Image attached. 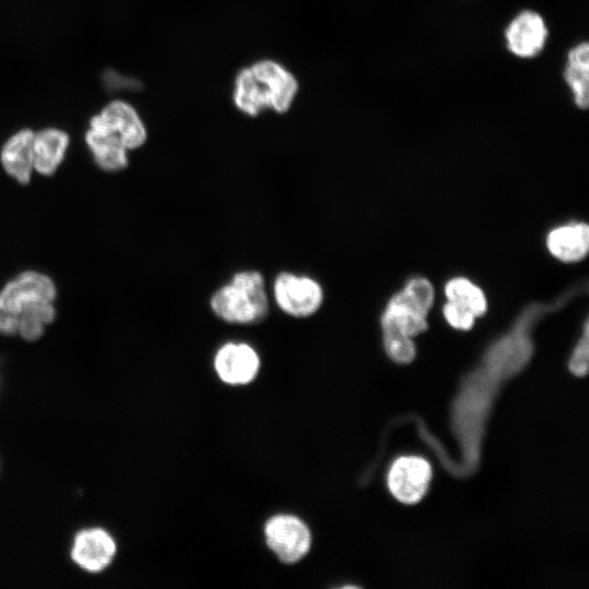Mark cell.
Instances as JSON below:
<instances>
[{
	"instance_id": "6da1fadb",
	"label": "cell",
	"mask_w": 589,
	"mask_h": 589,
	"mask_svg": "<svg viewBox=\"0 0 589 589\" xmlns=\"http://www.w3.org/2000/svg\"><path fill=\"white\" fill-rule=\"evenodd\" d=\"M55 283L45 274L27 271L10 280L0 291V333L20 334L28 341L38 339L56 316Z\"/></svg>"
},
{
	"instance_id": "7a4b0ae2",
	"label": "cell",
	"mask_w": 589,
	"mask_h": 589,
	"mask_svg": "<svg viewBox=\"0 0 589 589\" xmlns=\"http://www.w3.org/2000/svg\"><path fill=\"white\" fill-rule=\"evenodd\" d=\"M298 92L296 77L279 63L262 60L244 68L235 82L233 103L245 115L287 111Z\"/></svg>"
},
{
	"instance_id": "3957f363",
	"label": "cell",
	"mask_w": 589,
	"mask_h": 589,
	"mask_svg": "<svg viewBox=\"0 0 589 589\" xmlns=\"http://www.w3.org/2000/svg\"><path fill=\"white\" fill-rule=\"evenodd\" d=\"M214 314L232 324H252L266 318L269 311L263 275L243 271L216 290L209 300Z\"/></svg>"
},
{
	"instance_id": "277c9868",
	"label": "cell",
	"mask_w": 589,
	"mask_h": 589,
	"mask_svg": "<svg viewBox=\"0 0 589 589\" xmlns=\"http://www.w3.org/2000/svg\"><path fill=\"white\" fill-rule=\"evenodd\" d=\"M273 294L278 308L286 314L302 318L316 313L324 292L315 279L289 272L279 273L273 284Z\"/></svg>"
},
{
	"instance_id": "5b68a950",
	"label": "cell",
	"mask_w": 589,
	"mask_h": 589,
	"mask_svg": "<svg viewBox=\"0 0 589 589\" xmlns=\"http://www.w3.org/2000/svg\"><path fill=\"white\" fill-rule=\"evenodd\" d=\"M89 127L115 134L128 151L141 147L147 137L137 111L123 100L107 104L98 115L92 117Z\"/></svg>"
},
{
	"instance_id": "8992f818",
	"label": "cell",
	"mask_w": 589,
	"mask_h": 589,
	"mask_svg": "<svg viewBox=\"0 0 589 589\" xmlns=\"http://www.w3.org/2000/svg\"><path fill=\"white\" fill-rule=\"evenodd\" d=\"M268 546L285 563H294L303 557L311 544L308 527L291 515H277L265 526Z\"/></svg>"
},
{
	"instance_id": "52a82bcc",
	"label": "cell",
	"mask_w": 589,
	"mask_h": 589,
	"mask_svg": "<svg viewBox=\"0 0 589 589\" xmlns=\"http://www.w3.org/2000/svg\"><path fill=\"white\" fill-rule=\"evenodd\" d=\"M431 477V466L425 459L416 456L400 457L389 469L388 488L398 501L413 504L425 494Z\"/></svg>"
},
{
	"instance_id": "ba28073f",
	"label": "cell",
	"mask_w": 589,
	"mask_h": 589,
	"mask_svg": "<svg viewBox=\"0 0 589 589\" xmlns=\"http://www.w3.org/2000/svg\"><path fill=\"white\" fill-rule=\"evenodd\" d=\"M548 29L542 16L533 11L520 12L505 31L507 48L517 57L530 58L544 47Z\"/></svg>"
},
{
	"instance_id": "9c48e42d",
	"label": "cell",
	"mask_w": 589,
	"mask_h": 589,
	"mask_svg": "<svg viewBox=\"0 0 589 589\" xmlns=\"http://www.w3.org/2000/svg\"><path fill=\"white\" fill-rule=\"evenodd\" d=\"M214 365L224 382L245 384L257 374L260 359L251 346L243 342H228L217 351Z\"/></svg>"
},
{
	"instance_id": "30bf717a",
	"label": "cell",
	"mask_w": 589,
	"mask_h": 589,
	"mask_svg": "<svg viewBox=\"0 0 589 589\" xmlns=\"http://www.w3.org/2000/svg\"><path fill=\"white\" fill-rule=\"evenodd\" d=\"M116 553L111 537L101 529L82 531L75 538L72 558L88 572H100L109 565Z\"/></svg>"
},
{
	"instance_id": "8fae6325",
	"label": "cell",
	"mask_w": 589,
	"mask_h": 589,
	"mask_svg": "<svg viewBox=\"0 0 589 589\" xmlns=\"http://www.w3.org/2000/svg\"><path fill=\"white\" fill-rule=\"evenodd\" d=\"M546 247L557 260L566 263L582 260L589 249V228L585 223H570L551 230Z\"/></svg>"
},
{
	"instance_id": "7c38bea8",
	"label": "cell",
	"mask_w": 589,
	"mask_h": 589,
	"mask_svg": "<svg viewBox=\"0 0 589 589\" xmlns=\"http://www.w3.org/2000/svg\"><path fill=\"white\" fill-rule=\"evenodd\" d=\"M69 135L56 128L34 132L32 152L34 170L50 176L56 172L65 157Z\"/></svg>"
},
{
	"instance_id": "4fadbf2b",
	"label": "cell",
	"mask_w": 589,
	"mask_h": 589,
	"mask_svg": "<svg viewBox=\"0 0 589 589\" xmlns=\"http://www.w3.org/2000/svg\"><path fill=\"white\" fill-rule=\"evenodd\" d=\"M33 136L32 130H20L8 139L0 153L4 170L20 183H27L34 170Z\"/></svg>"
},
{
	"instance_id": "5bb4252c",
	"label": "cell",
	"mask_w": 589,
	"mask_h": 589,
	"mask_svg": "<svg viewBox=\"0 0 589 589\" xmlns=\"http://www.w3.org/2000/svg\"><path fill=\"white\" fill-rule=\"evenodd\" d=\"M429 310L430 308L402 289L389 299L383 314L389 316L407 336L412 338L428 328Z\"/></svg>"
},
{
	"instance_id": "9a60e30c",
	"label": "cell",
	"mask_w": 589,
	"mask_h": 589,
	"mask_svg": "<svg viewBox=\"0 0 589 589\" xmlns=\"http://www.w3.org/2000/svg\"><path fill=\"white\" fill-rule=\"evenodd\" d=\"M85 142L100 169L119 171L128 166V149L115 134L89 127Z\"/></svg>"
},
{
	"instance_id": "2e32d148",
	"label": "cell",
	"mask_w": 589,
	"mask_h": 589,
	"mask_svg": "<svg viewBox=\"0 0 589 589\" xmlns=\"http://www.w3.org/2000/svg\"><path fill=\"white\" fill-rule=\"evenodd\" d=\"M589 47L582 43L572 48L567 56V63L564 71V77L569 85L575 104L586 109L588 107V71H589Z\"/></svg>"
},
{
	"instance_id": "e0dca14e",
	"label": "cell",
	"mask_w": 589,
	"mask_h": 589,
	"mask_svg": "<svg viewBox=\"0 0 589 589\" xmlns=\"http://www.w3.org/2000/svg\"><path fill=\"white\" fill-rule=\"evenodd\" d=\"M445 296L447 300L467 308L476 317L486 311L484 292L465 277L452 278L445 286Z\"/></svg>"
},
{
	"instance_id": "ac0fdd59",
	"label": "cell",
	"mask_w": 589,
	"mask_h": 589,
	"mask_svg": "<svg viewBox=\"0 0 589 589\" xmlns=\"http://www.w3.org/2000/svg\"><path fill=\"white\" fill-rule=\"evenodd\" d=\"M381 325L386 353L397 363H409L416 356L411 337L407 336L387 315L382 314Z\"/></svg>"
},
{
	"instance_id": "d6986e66",
	"label": "cell",
	"mask_w": 589,
	"mask_h": 589,
	"mask_svg": "<svg viewBox=\"0 0 589 589\" xmlns=\"http://www.w3.org/2000/svg\"><path fill=\"white\" fill-rule=\"evenodd\" d=\"M588 329H589L588 320H586L582 326L581 336L579 337L573 350V353L568 363L569 370L577 376H584L587 374V371H588V352H589Z\"/></svg>"
},
{
	"instance_id": "ffe728a7",
	"label": "cell",
	"mask_w": 589,
	"mask_h": 589,
	"mask_svg": "<svg viewBox=\"0 0 589 589\" xmlns=\"http://www.w3.org/2000/svg\"><path fill=\"white\" fill-rule=\"evenodd\" d=\"M443 314L448 324L457 329H470L476 316L465 306L447 300L443 306Z\"/></svg>"
}]
</instances>
